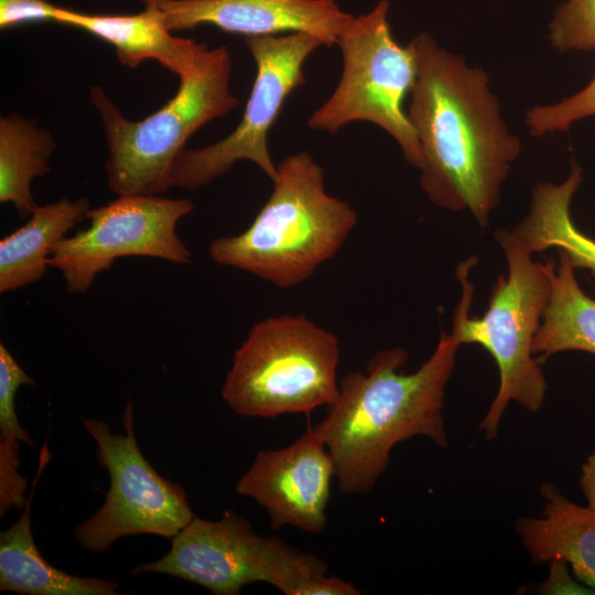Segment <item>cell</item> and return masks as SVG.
Here are the masks:
<instances>
[{
  "label": "cell",
  "mask_w": 595,
  "mask_h": 595,
  "mask_svg": "<svg viewBox=\"0 0 595 595\" xmlns=\"http://www.w3.org/2000/svg\"><path fill=\"white\" fill-rule=\"evenodd\" d=\"M272 183L250 226L214 239L208 255L216 264L290 289L339 251L358 217L347 202L327 193L324 170L309 152L283 159Z\"/></svg>",
  "instance_id": "obj_3"
},
{
  "label": "cell",
  "mask_w": 595,
  "mask_h": 595,
  "mask_svg": "<svg viewBox=\"0 0 595 595\" xmlns=\"http://www.w3.org/2000/svg\"><path fill=\"white\" fill-rule=\"evenodd\" d=\"M549 39L561 53L595 50V0H566L555 10Z\"/></svg>",
  "instance_id": "obj_21"
},
{
  "label": "cell",
  "mask_w": 595,
  "mask_h": 595,
  "mask_svg": "<svg viewBox=\"0 0 595 595\" xmlns=\"http://www.w3.org/2000/svg\"><path fill=\"white\" fill-rule=\"evenodd\" d=\"M231 56L224 45L201 48L178 76L173 98L142 120L127 119L102 87L90 99L104 126L108 160L107 183L120 195H156L170 188L169 174L190 137L239 105L230 91Z\"/></svg>",
  "instance_id": "obj_4"
},
{
  "label": "cell",
  "mask_w": 595,
  "mask_h": 595,
  "mask_svg": "<svg viewBox=\"0 0 595 595\" xmlns=\"http://www.w3.org/2000/svg\"><path fill=\"white\" fill-rule=\"evenodd\" d=\"M335 476L333 457L309 421L305 432L289 446L259 451L235 491L263 507L272 529L291 526L320 533L327 524Z\"/></svg>",
  "instance_id": "obj_12"
},
{
  "label": "cell",
  "mask_w": 595,
  "mask_h": 595,
  "mask_svg": "<svg viewBox=\"0 0 595 595\" xmlns=\"http://www.w3.org/2000/svg\"><path fill=\"white\" fill-rule=\"evenodd\" d=\"M121 420L125 433H112L104 421L83 419L97 444L99 466L110 476L104 505L75 529L78 543L95 552L108 550L126 536L149 533L172 539L195 517L183 486L161 476L142 455L130 400Z\"/></svg>",
  "instance_id": "obj_10"
},
{
  "label": "cell",
  "mask_w": 595,
  "mask_h": 595,
  "mask_svg": "<svg viewBox=\"0 0 595 595\" xmlns=\"http://www.w3.org/2000/svg\"><path fill=\"white\" fill-rule=\"evenodd\" d=\"M58 7L47 0H0V28L32 22H55Z\"/></svg>",
  "instance_id": "obj_25"
},
{
  "label": "cell",
  "mask_w": 595,
  "mask_h": 595,
  "mask_svg": "<svg viewBox=\"0 0 595 595\" xmlns=\"http://www.w3.org/2000/svg\"><path fill=\"white\" fill-rule=\"evenodd\" d=\"M172 31L203 24L236 34L268 36L304 32L331 47L353 15L335 0H141Z\"/></svg>",
  "instance_id": "obj_13"
},
{
  "label": "cell",
  "mask_w": 595,
  "mask_h": 595,
  "mask_svg": "<svg viewBox=\"0 0 595 595\" xmlns=\"http://www.w3.org/2000/svg\"><path fill=\"white\" fill-rule=\"evenodd\" d=\"M542 517H522L516 531L536 565L564 560L575 576L595 589V512L580 506L552 484H543Z\"/></svg>",
  "instance_id": "obj_15"
},
{
  "label": "cell",
  "mask_w": 595,
  "mask_h": 595,
  "mask_svg": "<svg viewBox=\"0 0 595 595\" xmlns=\"http://www.w3.org/2000/svg\"><path fill=\"white\" fill-rule=\"evenodd\" d=\"M580 488L586 506L595 512V451L586 457L581 467Z\"/></svg>",
  "instance_id": "obj_27"
},
{
  "label": "cell",
  "mask_w": 595,
  "mask_h": 595,
  "mask_svg": "<svg viewBox=\"0 0 595 595\" xmlns=\"http://www.w3.org/2000/svg\"><path fill=\"white\" fill-rule=\"evenodd\" d=\"M581 182L582 169L573 162L569 176L560 184L538 183L528 215L511 232L531 253L558 248L574 268L595 272V240L578 230L570 210Z\"/></svg>",
  "instance_id": "obj_18"
},
{
  "label": "cell",
  "mask_w": 595,
  "mask_h": 595,
  "mask_svg": "<svg viewBox=\"0 0 595 595\" xmlns=\"http://www.w3.org/2000/svg\"><path fill=\"white\" fill-rule=\"evenodd\" d=\"M595 116V76L580 91L550 105H539L526 112V126L534 137L566 131L575 122Z\"/></svg>",
  "instance_id": "obj_22"
},
{
  "label": "cell",
  "mask_w": 595,
  "mask_h": 595,
  "mask_svg": "<svg viewBox=\"0 0 595 595\" xmlns=\"http://www.w3.org/2000/svg\"><path fill=\"white\" fill-rule=\"evenodd\" d=\"M161 559L136 565L131 575L161 573L186 580L216 595H237L264 582L285 595H345L349 584L328 576L327 564L277 537H261L232 510L217 521L194 517L172 539Z\"/></svg>",
  "instance_id": "obj_6"
},
{
  "label": "cell",
  "mask_w": 595,
  "mask_h": 595,
  "mask_svg": "<svg viewBox=\"0 0 595 595\" xmlns=\"http://www.w3.org/2000/svg\"><path fill=\"white\" fill-rule=\"evenodd\" d=\"M256 62V78L244 116L235 130L218 142L198 149L184 148L174 159L170 187L196 191L228 173L241 160L255 163L272 182L277 165L268 137L293 90L305 84L304 63L323 44L312 34L292 32L247 37Z\"/></svg>",
  "instance_id": "obj_9"
},
{
  "label": "cell",
  "mask_w": 595,
  "mask_h": 595,
  "mask_svg": "<svg viewBox=\"0 0 595 595\" xmlns=\"http://www.w3.org/2000/svg\"><path fill=\"white\" fill-rule=\"evenodd\" d=\"M339 340L303 314L256 323L235 351L221 397L238 415L310 414L339 391Z\"/></svg>",
  "instance_id": "obj_7"
},
{
  "label": "cell",
  "mask_w": 595,
  "mask_h": 595,
  "mask_svg": "<svg viewBox=\"0 0 595 595\" xmlns=\"http://www.w3.org/2000/svg\"><path fill=\"white\" fill-rule=\"evenodd\" d=\"M389 1L380 0L365 14L353 17L339 35L340 79L328 99L309 117L312 130L335 133L354 121L371 122L400 147L416 169L422 154L403 107L416 76L412 47L400 45L389 24Z\"/></svg>",
  "instance_id": "obj_8"
},
{
  "label": "cell",
  "mask_w": 595,
  "mask_h": 595,
  "mask_svg": "<svg viewBox=\"0 0 595 595\" xmlns=\"http://www.w3.org/2000/svg\"><path fill=\"white\" fill-rule=\"evenodd\" d=\"M549 576L540 585V593L548 595L573 594V595H594L595 589L583 582L575 580L570 573L569 564L561 559H553L548 562Z\"/></svg>",
  "instance_id": "obj_26"
},
{
  "label": "cell",
  "mask_w": 595,
  "mask_h": 595,
  "mask_svg": "<svg viewBox=\"0 0 595 595\" xmlns=\"http://www.w3.org/2000/svg\"><path fill=\"white\" fill-rule=\"evenodd\" d=\"M87 197L61 198L37 206L28 221L0 241V292L40 281L46 273L54 246L88 217Z\"/></svg>",
  "instance_id": "obj_17"
},
{
  "label": "cell",
  "mask_w": 595,
  "mask_h": 595,
  "mask_svg": "<svg viewBox=\"0 0 595 595\" xmlns=\"http://www.w3.org/2000/svg\"><path fill=\"white\" fill-rule=\"evenodd\" d=\"M458 347L442 332L432 355L414 372L401 371L408 353L394 347L377 351L365 371H348L339 380L336 401L313 426L333 457L343 494L369 493L400 442L425 436L448 446L442 410Z\"/></svg>",
  "instance_id": "obj_2"
},
{
  "label": "cell",
  "mask_w": 595,
  "mask_h": 595,
  "mask_svg": "<svg viewBox=\"0 0 595 595\" xmlns=\"http://www.w3.org/2000/svg\"><path fill=\"white\" fill-rule=\"evenodd\" d=\"M20 443L0 441V515L3 517L12 508L24 507L28 487L18 467Z\"/></svg>",
  "instance_id": "obj_24"
},
{
  "label": "cell",
  "mask_w": 595,
  "mask_h": 595,
  "mask_svg": "<svg viewBox=\"0 0 595 595\" xmlns=\"http://www.w3.org/2000/svg\"><path fill=\"white\" fill-rule=\"evenodd\" d=\"M408 44L416 76L407 115L422 154L421 187L433 204L468 210L486 227L521 141L508 130L483 68L425 32Z\"/></svg>",
  "instance_id": "obj_1"
},
{
  "label": "cell",
  "mask_w": 595,
  "mask_h": 595,
  "mask_svg": "<svg viewBox=\"0 0 595 595\" xmlns=\"http://www.w3.org/2000/svg\"><path fill=\"white\" fill-rule=\"evenodd\" d=\"M55 22L82 29L111 44L118 61L127 67L155 60L177 76L188 68L205 44L173 36L150 3H144L142 12L128 15L86 14L57 8Z\"/></svg>",
  "instance_id": "obj_14"
},
{
  "label": "cell",
  "mask_w": 595,
  "mask_h": 595,
  "mask_svg": "<svg viewBox=\"0 0 595 595\" xmlns=\"http://www.w3.org/2000/svg\"><path fill=\"white\" fill-rule=\"evenodd\" d=\"M55 147L35 120L17 113L0 119V202L12 204L22 218L37 207L31 184L50 173Z\"/></svg>",
  "instance_id": "obj_20"
},
{
  "label": "cell",
  "mask_w": 595,
  "mask_h": 595,
  "mask_svg": "<svg viewBox=\"0 0 595 595\" xmlns=\"http://www.w3.org/2000/svg\"><path fill=\"white\" fill-rule=\"evenodd\" d=\"M51 454L44 444L40 469L23 512L0 533V591L22 595H117L119 584L97 577L72 575L54 567L41 554L32 533L31 501L40 474Z\"/></svg>",
  "instance_id": "obj_16"
},
{
  "label": "cell",
  "mask_w": 595,
  "mask_h": 595,
  "mask_svg": "<svg viewBox=\"0 0 595 595\" xmlns=\"http://www.w3.org/2000/svg\"><path fill=\"white\" fill-rule=\"evenodd\" d=\"M21 386L35 387L36 382L17 363L8 348L0 345V441L25 443L35 447L28 431L22 428L15 411V394Z\"/></svg>",
  "instance_id": "obj_23"
},
{
  "label": "cell",
  "mask_w": 595,
  "mask_h": 595,
  "mask_svg": "<svg viewBox=\"0 0 595 595\" xmlns=\"http://www.w3.org/2000/svg\"><path fill=\"white\" fill-rule=\"evenodd\" d=\"M574 267L560 251L555 268L551 260V292L532 343L540 360L566 350L595 355V299L580 288Z\"/></svg>",
  "instance_id": "obj_19"
},
{
  "label": "cell",
  "mask_w": 595,
  "mask_h": 595,
  "mask_svg": "<svg viewBox=\"0 0 595 595\" xmlns=\"http://www.w3.org/2000/svg\"><path fill=\"white\" fill-rule=\"evenodd\" d=\"M193 209L194 203L186 198L120 195L90 209L89 226L58 241L48 266L62 273L68 292L82 294L122 257L191 263L192 252L178 237L176 225Z\"/></svg>",
  "instance_id": "obj_11"
},
{
  "label": "cell",
  "mask_w": 595,
  "mask_h": 595,
  "mask_svg": "<svg viewBox=\"0 0 595 595\" xmlns=\"http://www.w3.org/2000/svg\"><path fill=\"white\" fill-rule=\"evenodd\" d=\"M505 251L508 274L500 275L482 317H470L474 286L469 282L470 258L457 269L463 286L456 306L451 335L459 344H478L494 358L499 371V387L484 420L479 424L488 440L498 434V426L510 401L530 412H538L544 401L547 380L533 358L532 343L551 292V260L542 264L511 231L495 234Z\"/></svg>",
  "instance_id": "obj_5"
}]
</instances>
